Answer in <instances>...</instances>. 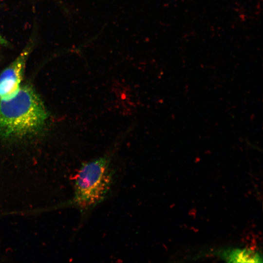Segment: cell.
Here are the masks:
<instances>
[{"label":"cell","instance_id":"1","mask_svg":"<svg viewBox=\"0 0 263 263\" xmlns=\"http://www.w3.org/2000/svg\"><path fill=\"white\" fill-rule=\"evenodd\" d=\"M48 113L43 102L29 85L20 87L13 97L0 99V136L22 138L44 127Z\"/></svg>","mask_w":263,"mask_h":263},{"label":"cell","instance_id":"2","mask_svg":"<svg viewBox=\"0 0 263 263\" xmlns=\"http://www.w3.org/2000/svg\"><path fill=\"white\" fill-rule=\"evenodd\" d=\"M120 140L106 154L83 163L75 180L73 198L65 204L84 214L103 202L109 193L113 179L112 160Z\"/></svg>","mask_w":263,"mask_h":263},{"label":"cell","instance_id":"3","mask_svg":"<svg viewBox=\"0 0 263 263\" xmlns=\"http://www.w3.org/2000/svg\"><path fill=\"white\" fill-rule=\"evenodd\" d=\"M32 46L28 45L0 74V99L14 96L20 88L26 62Z\"/></svg>","mask_w":263,"mask_h":263},{"label":"cell","instance_id":"4","mask_svg":"<svg viewBox=\"0 0 263 263\" xmlns=\"http://www.w3.org/2000/svg\"><path fill=\"white\" fill-rule=\"evenodd\" d=\"M229 262L258 263L262 262V258L255 252L247 249H235L225 254Z\"/></svg>","mask_w":263,"mask_h":263},{"label":"cell","instance_id":"5","mask_svg":"<svg viewBox=\"0 0 263 263\" xmlns=\"http://www.w3.org/2000/svg\"><path fill=\"white\" fill-rule=\"evenodd\" d=\"M9 45V42L0 35V45L7 46Z\"/></svg>","mask_w":263,"mask_h":263}]
</instances>
